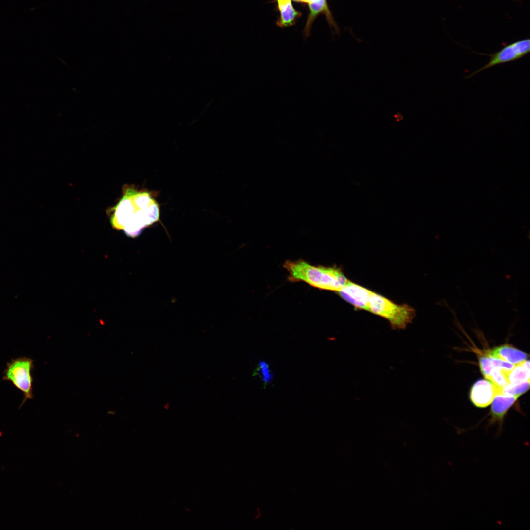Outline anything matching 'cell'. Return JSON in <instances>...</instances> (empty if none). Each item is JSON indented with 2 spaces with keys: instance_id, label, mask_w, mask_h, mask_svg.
Segmentation results:
<instances>
[{
  "instance_id": "obj_1",
  "label": "cell",
  "mask_w": 530,
  "mask_h": 530,
  "mask_svg": "<svg viewBox=\"0 0 530 530\" xmlns=\"http://www.w3.org/2000/svg\"><path fill=\"white\" fill-rule=\"evenodd\" d=\"M108 212L112 227L132 237L138 236L159 217V205L150 194L128 185L123 187L121 198Z\"/></svg>"
},
{
  "instance_id": "obj_2",
  "label": "cell",
  "mask_w": 530,
  "mask_h": 530,
  "mask_svg": "<svg viewBox=\"0 0 530 530\" xmlns=\"http://www.w3.org/2000/svg\"><path fill=\"white\" fill-rule=\"evenodd\" d=\"M284 267L289 273L288 279L291 281H303L320 289L337 292L349 281L341 269L336 266H316L298 260L287 261Z\"/></svg>"
},
{
  "instance_id": "obj_3",
  "label": "cell",
  "mask_w": 530,
  "mask_h": 530,
  "mask_svg": "<svg viewBox=\"0 0 530 530\" xmlns=\"http://www.w3.org/2000/svg\"><path fill=\"white\" fill-rule=\"evenodd\" d=\"M368 311L379 316L390 323L392 328L405 329L416 315L415 310L407 304H397L383 296L371 292Z\"/></svg>"
},
{
  "instance_id": "obj_4",
  "label": "cell",
  "mask_w": 530,
  "mask_h": 530,
  "mask_svg": "<svg viewBox=\"0 0 530 530\" xmlns=\"http://www.w3.org/2000/svg\"><path fill=\"white\" fill-rule=\"evenodd\" d=\"M33 368V360L31 358L21 357L8 362L4 371L3 380L11 382L23 393L24 398L20 407L26 400L33 398L31 375Z\"/></svg>"
},
{
  "instance_id": "obj_5",
  "label": "cell",
  "mask_w": 530,
  "mask_h": 530,
  "mask_svg": "<svg viewBox=\"0 0 530 530\" xmlns=\"http://www.w3.org/2000/svg\"><path fill=\"white\" fill-rule=\"evenodd\" d=\"M530 50V40L529 39H525L508 44L494 54H483L490 56L488 62L465 77V79L470 78L481 71L496 65L520 59L527 55Z\"/></svg>"
},
{
  "instance_id": "obj_6",
  "label": "cell",
  "mask_w": 530,
  "mask_h": 530,
  "mask_svg": "<svg viewBox=\"0 0 530 530\" xmlns=\"http://www.w3.org/2000/svg\"><path fill=\"white\" fill-rule=\"evenodd\" d=\"M371 292L365 287L349 281L337 293L343 299L357 309L368 311L369 298Z\"/></svg>"
},
{
  "instance_id": "obj_7",
  "label": "cell",
  "mask_w": 530,
  "mask_h": 530,
  "mask_svg": "<svg viewBox=\"0 0 530 530\" xmlns=\"http://www.w3.org/2000/svg\"><path fill=\"white\" fill-rule=\"evenodd\" d=\"M497 392V389L490 381L486 378L480 379L471 388L470 400L475 406L485 408L491 403Z\"/></svg>"
},
{
  "instance_id": "obj_8",
  "label": "cell",
  "mask_w": 530,
  "mask_h": 530,
  "mask_svg": "<svg viewBox=\"0 0 530 530\" xmlns=\"http://www.w3.org/2000/svg\"><path fill=\"white\" fill-rule=\"evenodd\" d=\"M517 398L515 396L504 395L501 392H497L494 397L491 403V418L489 425L491 426L496 423L498 424L497 436H499L502 432L503 421L507 412Z\"/></svg>"
},
{
  "instance_id": "obj_9",
  "label": "cell",
  "mask_w": 530,
  "mask_h": 530,
  "mask_svg": "<svg viewBox=\"0 0 530 530\" xmlns=\"http://www.w3.org/2000/svg\"><path fill=\"white\" fill-rule=\"evenodd\" d=\"M488 355L500 359L513 365H516L527 358L528 355L512 345L506 344L494 348L489 351Z\"/></svg>"
},
{
  "instance_id": "obj_10",
  "label": "cell",
  "mask_w": 530,
  "mask_h": 530,
  "mask_svg": "<svg viewBox=\"0 0 530 530\" xmlns=\"http://www.w3.org/2000/svg\"><path fill=\"white\" fill-rule=\"evenodd\" d=\"M308 5L310 14L308 17L304 31L306 37L309 34L310 27L313 21L320 13L325 14L327 20L330 24L334 26L336 31H339L328 8L326 0H318L317 1L310 2Z\"/></svg>"
},
{
  "instance_id": "obj_11",
  "label": "cell",
  "mask_w": 530,
  "mask_h": 530,
  "mask_svg": "<svg viewBox=\"0 0 530 530\" xmlns=\"http://www.w3.org/2000/svg\"><path fill=\"white\" fill-rule=\"evenodd\" d=\"M280 17L277 24L280 27H286L293 25L301 14L296 11L292 6L291 0H277Z\"/></svg>"
},
{
  "instance_id": "obj_12",
  "label": "cell",
  "mask_w": 530,
  "mask_h": 530,
  "mask_svg": "<svg viewBox=\"0 0 530 530\" xmlns=\"http://www.w3.org/2000/svg\"><path fill=\"white\" fill-rule=\"evenodd\" d=\"M509 384H517L530 381V361L525 360L515 365L513 368L506 371Z\"/></svg>"
},
{
  "instance_id": "obj_13",
  "label": "cell",
  "mask_w": 530,
  "mask_h": 530,
  "mask_svg": "<svg viewBox=\"0 0 530 530\" xmlns=\"http://www.w3.org/2000/svg\"><path fill=\"white\" fill-rule=\"evenodd\" d=\"M507 371L495 368L493 369L487 379L496 387L498 392H501L503 388L509 384L506 371Z\"/></svg>"
},
{
  "instance_id": "obj_14",
  "label": "cell",
  "mask_w": 530,
  "mask_h": 530,
  "mask_svg": "<svg viewBox=\"0 0 530 530\" xmlns=\"http://www.w3.org/2000/svg\"><path fill=\"white\" fill-rule=\"evenodd\" d=\"M530 387V381L517 384H508L501 391V393L505 395L513 396L518 398L526 393Z\"/></svg>"
},
{
  "instance_id": "obj_15",
  "label": "cell",
  "mask_w": 530,
  "mask_h": 530,
  "mask_svg": "<svg viewBox=\"0 0 530 530\" xmlns=\"http://www.w3.org/2000/svg\"><path fill=\"white\" fill-rule=\"evenodd\" d=\"M255 373L265 385L269 384L273 378L269 365L265 361H259Z\"/></svg>"
},
{
  "instance_id": "obj_16",
  "label": "cell",
  "mask_w": 530,
  "mask_h": 530,
  "mask_svg": "<svg viewBox=\"0 0 530 530\" xmlns=\"http://www.w3.org/2000/svg\"><path fill=\"white\" fill-rule=\"evenodd\" d=\"M479 363L481 373L485 378H487L493 369L491 357L487 354L483 355L479 358Z\"/></svg>"
},
{
  "instance_id": "obj_17",
  "label": "cell",
  "mask_w": 530,
  "mask_h": 530,
  "mask_svg": "<svg viewBox=\"0 0 530 530\" xmlns=\"http://www.w3.org/2000/svg\"><path fill=\"white\" fill-rule=\"evenodd\" d=\"M297 0L301 1H304V2H308L310 3V2H312L317 1H318V0Z\"/></svg>"
}]
</instances>
